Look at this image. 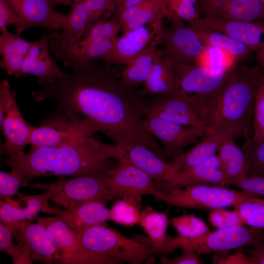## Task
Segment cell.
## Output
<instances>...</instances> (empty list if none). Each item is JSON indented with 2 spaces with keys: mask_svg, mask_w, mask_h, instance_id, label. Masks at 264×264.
<instances>
[{
  "mask_svg": "<svg viewBox=\"0 0 264 264\" xmlns=\"http://www.w3.org/2000/svg\"><path fill=\"white\" fill-rule=\"evenodd\" d=\"M93 61L73 68L55 81L33 91L35 101L49 100L71 120L87 119L122 152L135 142L146 144L161 159L168 153L145 128L146 102L135 87L125 83L111 65Z\"/></svg>",
  "mask_w": 264,
  "mask_h": 264,
  "instance_id": "1",
  "label": "cell"
},
{
  "mask_svg": "<svg viewBox=\"0 0 264 264\" xmlns=\"http://www.w3.org/2000/svg\"><path fill=\"white\" fill-rule=\"evenodd\" d=\"M122 152L116 144L101 142L92 136L58 147H31L20 155H8L5 164L28 186L36 177L50 175L74 177L112 168Z\"/></svg>",
  "mask_w": 264,
  "mask_h": 264,
  "instance_id": "2",
  "label": "cell"
},
{
  "mask_svg": "<svg viewBox=\"0 0 264 264\" xmlns=\"http://www.w3.org/2000/svg\"><path fill=\"white\" fill-rule=\"evenodd\" d=\"M260 65L237 66L234 73L216 94L196 98L206 126V133L246 139L253 133L254 101Z\"/></svg>",
  "mask_w": 264,
  "mask_h": 264,
  "instance_id": "3",
  "label": "cell"
},
{
  "mask_svg": "<svg viewBox=\"0 0 264 264\" xmlns=\"http://www.w3.org/2000/svg\"><path fill=\"white\" fill-rule=\"evenodd\" d=\"M156 254L149 238H128L108 225L99 224L79 233L73 264H141Z\"/></svg>",
  "mask_w": 264,
  "mask_h": 264,
  "instance_id": "4",
  "label": "cell"
},
{
  "mask_svg": "<svg viewBox=\"0 0 264 264\" xmlns=\"http://www.w3.org/2000/svg\"><path fill=\"white\" fill-rule=\"evenodd\" d=\"M264 242V228L244 225L218 229L194 238L167 236L161 254H167L177 248L193 250L198 255L229 251L246 245L256 246Z\"/></svg>",
  "mask_w": 264,
  "mask_h": 264,
  "instance_id": "5",
  "label": "cell"
},
{
  "mask_svg": "<svg viewBox=\"0 0 264 264\" xmlns=\"http://www.w3.org/2000/svg\"><path fill=\"white\" fill-rule=\"evenodd\" d=\"M107 170L62 179L53 183H36L29 186L53 189L54 193L50 200L64 206L65 209H73L92 201L106 204L110 200L119 198L109 185Z\"/></svg>",
  "mask_w": 264,
  "mask_h": 264,
  "instance_id": "6",
  "label": "cell"
},
{
  "mask_svg": "<svg viewBox=\"0 0 264 264\" xmlns=\"http://www.w3.org/2000/svg\"><path fill=\"white\" fill-rule=\"evenodd\" d=\"M246 194L227 187L211 184H196L166 193L160 192L154 198L169 205L182 208L214 210L236 207L245 201Z\"/></svg>",
  "mask_w": 264,
  "mask_h": 264,
  "instance_id": "7",
  "label": "cell"
},
{
  "mask_svg": "<svg viewBox=\"0 0 264 264\" xmlns=\"http://www.w3.org/2000/svg\"><path fill=\"white\" fill-rule=\"evenodd\" d=\"M97 132L88 120L73 121L57 107L41 121L40 127L34 128L29 144L35 148L58 147L92 136Z\"/></svg>",
  "mask_w": 264,
  "mask_h": 264,
  "instance_id": "8",
  "label": "cell"
},
{
  "mask_svg": "<svg viewBox=\"0 0 264 264\" xmlns=\"http://www.w3.org/2000/svg\"><path fill=\"white\" fill-rule=\"evenodd\" d=\"M171 24L163 26L160 43L163 44L161 56L167 59L173 66L198 64L201 56L207 50L196 31L182 20L175 17Z\"/></svg>",
  "mask_w": 264,
  "mask_h": 264,
  "instance_id": "9",
  "label": "cell"
},
{
  "mask_svg": "<svg viewBox=\"0 0 264 264\" xmlns=\"http://www.w3.org/2000/svg\"><path fill=\"white\" fill-rule=\"evenodd\" d=\"M117 6V0H86L72 6L66 14V21L59 33L48 35L49 45L73 43L84 36L101 17L109 14Z\"/></svg>",
  "mask_w": 264,
  "mask_h": 264,
  "instance_id": "10",
  "label": "cell"
},
{
  "mask_svg": "<svg viewBox=\"0 0 264 264\" xmlns=\"http://www.w3.org/2000/svg\"><path fill=\"white\" fill-rule=\"evenodd\" d=\"M145 117L156 116L183 126L203 130L206 126L198 102L180 90L153 97L146 103Z\"/></svg>",
  "mask_w": 264,
  "mask_h": 264,
  "instance_id": "11",
  "label": "cell"
},
{
  "mask_svg": "<svg viewBox=\"0 0 264 264\" xmlns=\"http://www.w3.org/2000/svg\"><path fill=\"white\" fill-rule=\"evenodd\" d=\"M173 66L179 90L198 98L205 99L219 92L234 73L237 65L229 66L222 70L198 64Z\"/></svg>",
  "mask_w": 264,
  "mask_h": 264,
  "instance_id": "12",
  "label": "cell"
},
{
  "mask_svg": "<svg viewBox=\"0 0 264 264\" xmlns=\"http://www.w3.org/2000/svg\"><path fill=\"white\" fill-rule=\"evenodd\" d=\"M188 24L193 29L219 31L229 35L256 52L259 65L264 66V20L244 22L200 17Z\"/></svg>",
  "mask_w": 264,
  "mask_h": 264,
  "instance_id": "13",
  "label": "cell"
},
{
  "mask_svg": "<svg viewBox=\"0 0 264 264\" xmlns=\"http://www.w3.org/2000/svg\"><path fill=\"white\" fill-rule=\"evenodd\" d=\"M117 161L116 167L107 171L109 185L119 198H141L146 195L155 198L158 195L153 178L129 161L123 153Z\"/></svg>",
  "mask_w": 264,
  "mask_h": 264,
  "instance_id": "14",
  "label": "cell"
},
{
  "mask_svg": "<svg viewBox=\"0 0 264 264\" xmlns=\"http://www.w3.org/2000/svg\"><path fill=\"white\" fill-rule=\"evenodd\" d=\"M19 18L16 33L32 27H44L49 33L62 30L66 14L56 11L47 0H6Z\"/></svg>",
  "mask_w": 264,
  "mask_h": 264,
  "instance_id": "15",
  "label": "cell"
},
{
  "mask_svg": "<svg viewBox=\"0 0 264 264\" xmlns=\"http://www.w3.org/2000/svg\"><path fill=\"white\" fill-rule=\"evenodd\" d=\"M146 130L158 138L164 149L176 158L184 153L185 148L198 142L205 132L201 129L179 125L156 116H147L143 120Z\"/></svg>",
  "mask_w": 264,
  "mask_h": 264,
  "instance_id": "16",
  "label": "cell"
},
{
  "mask_svg": "<svg viewBox=\"0 0 264 264\" xmlns=\"http://www.w3.org/2000/svg\"><path fill=\"white\" fill-rule=\"evenodd\" d=\"M223 175L217 155L201 164L177 170L165 179L154 183L162 193L196 184H211L222 186Z\"/></svg>",
  "mask_w": 264,
  "mask_h": 264,
  "instance_id": "17",
  "label": "cell"
},
{
  "mask_svg": "<svg viewBox=\"0 0 264 264\" xmlns=\"http://www.w3.org/2000/svg\"><path fill=\"white\" fill-rule=\"evenodd\" d=\"M202 17L254 22L264 20V3L260 0H198Z\"/></svg>",
  "mask_w": 264,
  "mask_h": 264,
  "instance_id": "18",
  "label": "cell"
},
{
  "mask_svg": "<svg viewBox=\"0 0 264 264\" xmlns=\"http://www.w3.org/2000/svg\"><path fill=\"white\" fill-rule=\"evenodd\" d=\"M175 15L170 10L167 0H145L136 5L118 12V22L123 34L148 24L160 34L163 20H171Z\"/></svg>",
  "mask_w": 264,
  "mask_h": 264,
  "instance_id": "19",
  "label": "cell"
},
{
  "mask_svg": "<svg viewBox=\"0 0 264 264\" xmlns=\"http://www.w3.org/2000/svg\"><path fill=\"white\" fill-rule=\"evenodd\" d=\"M49 45L48 35H43L32 42L23 61L20 77L28 74L35 76L39 85L55 81L65 73L53 59Z\"/></svg>",
  "mask_w": 264,
  "mask_h": 264,
  "instance_id": "20",
  "label": "cell"
},
{
  "mask_svg": "<svg viewBox=\"0 0 264 264\" xmlns=\"http://www.w3.org/2000/svg\"><path fill=\"white\" fill-rule=\"evenodd\" d=\"M46 192L38 195H22L25 204L21 205L19 200L12 198L0 201V220L15 234L18 224L34 219L41 212L50 213L48 201L54 193L53 189L47 188Z\"/></svg>",
  "mask_w": 264,
  "mask_h": 264,
  "instance_id": "21",
  "label": "cell"
},
{
  "mask_svg": "<svg viewBox=\"0 0 264 264\" xmlns=\"http://www.w3.org/2000/svg\"><path fill=\"white\" fill-rule=\"evenodd\" d=\"M155 36L151 25L128 32L115 40L111 49L101 60L110 64L126 65L148 46Z\"/></svg>",
  "mask_w": 264,
  "mask_h": 264,
  "instance_id": "22",
  "label": "cell"
},
{
  "mask_svg": "<svg viewBox=\"0 0 264 264\" xmlns=\"http://www.w3.org/2000/svg\"><path fill=\"white\" fill-rule=\"evenodd\" d=\"M6 141L1 145L0 152L7 155H20L23 149L30 144L34 127L23 118L15 100L9 107L0 123Z\"/></svg>",
  "mask_w": 264,
  "mask_h": 264,
  "instance_id": "23",
  "label": "cell"
},
{
  "mask_svg": "<svg viewBox=\"0 0 264 264\" xmlns=\"http://www.w3.org/2000/svg\"><path fill=\"white\" fill-rule=\"evenodd\" d=\"M16 240L25 243L35 261L52 264L54 261L62 263L61 254L52 243L45 228L39 223L22 221L14 235Z\"/></svg>",
  "mask_w": 264,
  "mask_h": 264,
  "instance_id": "24",
  "label": "cell"
},
{
  "mask_svg": "<svg viewBox=\"0 0 264 264\" xmlns=\"http://www.w3.org/2000/svg\"><path fill=\"white\" fill-rule=\"evenodd\" d=\"M133 165L150 176L154 183L165 179L175 168L174 159L166 162L144 143L136 141L123 153Z\"/></svg>",
  "mask_w": 264,
  "mask_h": 264,
  "instance_id": "25",
  "label": "cell"
},
{
  "mask_svg": "<svg viewBox=\"0 0 264 264\" xmlns=\"http://www.w3.org/2000/svg\"><path fill=\"white\" fill-rule=\"evenodd\" d=\"M37 222L44 226L52 243L61 254L62 263L73 264L78 248L79 233L59 216L39 218Z\"/></svg>",
  "mask_w": 264,
  "mask_h": 264,
  "instance_id": "26",
  "label": "cell"
},
{
  "mask_svg": "<svg viewBox=\"0 0 264 264\" xmlns=\"http://www.w3.org/2000/svg\"><path fill=\"white\" fill-rule=\"evenodd\" d=\"M217 153L224 177L222 187L228 188L249 176L245 154L234 139L223 137Z\"/></svg>",
  "mask_w": 264,
  "mask_h": 264,
  "instance_id": "27",
  "label": "cell"
},
{
  "mask_svg": "<svg viewBox=\"0 0 264 264\" xmlns=\"http://www.w3.org/2000/svg\"><path fill=\"white\" fill-rule=\"evenodd\" d=\"M59 216L71 228L80 233L96 225H107L110 220V210L105 204L92 201L73 209H65Z\"/></svg>",
  "mask_w": 264,
  "mask_h": 264,
  "instance_id": "28",
  "label": "cell"
},
{
  "mask_svg": "<svg viewBox=\"0 0 264 264\" xmlns=\"http://www.w3.org/2000/svg\"><path fill=\"white\" fill-rule=\"evenodd\" d=\"M179 90L172 63L158 55L140 93L143 95L165 96Z\"/></svg>",
  "mask_w": 264,
  "mask_h": 264,
  "instance_id": "29",
  "label": "cell"
},
{
  "mask_svg": "<svg viewBox=\"0 0 264 264\" xmlns=\"http://www.w3.org/2000/svg\"><path fill=\"white\" fill-rule=\"evenodd\" d=\"M1 32L0 54L2 59L0 68L5 69L8 75L19 78L24 59L32 42L23 39L17 33L10 32L7 29Z\"/></svg>",
  "mask_w": 264,
  "mask_h": 264,
  "instance_id": "30",
  "label": "cell"
},
{
  "mask_svg": "<svg viewBox=\"0 0 264 264\" xmlns=\"http://www.w3.org/2000/svg\"><path fill=\"white\" fill-rule=\"evenodd\" d=\"M159 44L160 40L155 36L142 53L126 65L120 73L121 79L125 83L134 87L145 83L156 58L161 55V50L157 48Z\"/></svg>",
  "mask_w": 264,
  "mask_h": 264,
  "instance_id": "31",
  "label": "cell"
},
{
  "mask_svg": "<svg viewBox=\"0 0 264 264\" xmlns=\"http://www.w3.org/2000/svg\"><path fill=\"white\" fill-rule=\"evenodd\" d=\"M223 138L216 133L205 134L193 148L174 159L175 169L173 173L201 164L216 155Z\"/></svg>",
  "mask_w": 264,
  "mask_h": 264,
  "instance_id": "32",
  "label": "cell"
},
{
  "mask_svg": "<svg viewBox=\"0 0 264 264\" xmlns=\"http://www.w3.org/2000/svg\"><path fill=\"white\" fill-rule=\"evenodd\" d=\"M193 29L206 46L221 49L230 54L238 62H245L252 58L253 50L226 34L204 29Z\"/></svg>",
  "mask_w": 264,
  "mask_h": 264,
  "instance_id": "33",
  "label": "cell"
},
{
  "mask_svg": "<svg viewBox=\"0 0 264 264\" xmlns=\"http://www.w3.org/2000/svg\"><path fill=\"white\" fill-rule=\"evenodd\" d=\"M157 254H160L167 237L169 220L167 212L161 213L147 206L141 210L139 222Z\"/></svg>",
  "mask_w": 264,
  "mask_h": 264,
  "instance_id": "34",
  "label": "cell"
},
{
  "mask_svg": "<svg viewBox=\"0 0 264 264\" xmlns=\"http://www.w3.org/2000/svg\"><path fill=\"white\" fill-rule=\"evenodd\" d=\"M110 209V220L124 226L139 223L141 212V198H121Z\"/></svg>",
  "mask_w": 264,
  "mask_h": 264,
  "instance_id": "35",
  "label": "cell"
},
{
  "mask_svg": "<svg viewBox=\"0 0 264 264\" xmlns=\"http://www.w3.org/2000/svg\"><path fill=\"white\" fill-rule=\"evenodd\" d=\"M12 234L0 220V250L9 254L14 264H32L33 259L28 246L23 242L18 241L15 244L12 242Z\"/></svg>",
  "mask_w": 264,
  "mask_h": 264,
  "instance_id": "36",
  "label": "cell"
},
{
  "mask_svg": "<svg viewBox=\"0 0 264 264\" xmlns=\"http://www.w3.org/2000/svg\"><path fill=\"white\" fill-rule=\"evenodd\" d=\"M253 133L251 137L255 142L264 140V66L258 76L252 115Z\"/></svg>",
  "mask_w": 264,
  "mask_h": 264,
  "instance_id": "37",
  "label": "cell"
},
{
  "mask_svg": "<svg viewBox=\"0 0 264 264\" xmlns=\"http://www.w3.org/2000/svg\"><path fill=\"white\" fill-rule=\"evenodd\" d=\"M169 222L173 226L178 235L186 238H194L209 232L205 222L193 214H185L173 218Z\"/></svg>",
  "mask_w": 264,
  "mask_h": 264,
  "instance_id": "38",
  "label": "cell"
},
{
  "mask_svg": "<svg viewBox=\"0 0 264 264\" xmlns=\"http://www.w3.org/2000/svg\"><path fill=\"white\" fill-rule=\"evenodd\" d=\"M242 149L246 157L249 176H264V140L255 142L245 139Z\"/></svg>",
  "mask_w": 264,
  "mask_h": 264,
  "instance_id": "39",
  "label": "cell"
},
{
  "mask_svg": "<svg viewBox=\"0 0 264 264\" xmlns=\"http://www.w3.org/2000/svg\"><path fill=\"white\" fill-rule=\"evenodd\" d=\"M244 225L264 228V205L252 201H243L234 207Z\"/></svg>",
  "mask_w": 264,
  "mask_h": 264,
  "instance_id": "40",
  "label": "cell"
},
{
  "mask_svg": "<svg viewBox=\"0 0 264 264\" xmlns=\"http://www.w3.org/2000/svg\"><path fill=\"white\" fill-rule=\"evenodd\" d=\"M167 2L171 11L181 20L190 23L201 17L198 0H167Z\"/></svg>",
  "mask_w": 264,
  "mask_h": 264,
  "instance_id": "41",
  "label": "cell"
},
{
  "mask_svg": "<svg viewBox=\"0 0 264 264\" xmlns=\"http://www.w3.org/2000/svg\"><path fill=\"white\" fill-rule=\"evenodd\" d=\"M209 221L218 229H223L233 227L244 225L238 213L219 208L213 210L209 216Z\"/></svg>",
  "mask_w": 264,
  "mask_h": 264,
  "instance_id": "42",
  "label": "cell"
},
{
  "mask_svg": "<svg viewBox=\"0 0 264 264\" xmlns=\"http://www.w3.org/2000/svg\"><path fill=\"white\" fill-rule=\"evenodd\" d=\"M21 187L22 186L20 178L12 171L0 172V200L11 199L15 195H19L18 191Z\"/></svg>",
  "mask_w": 264,
  "mask_h": 264,
  "instance_id": "43",
  "label": "cell"
},
{
  "mask_svg": "<svg viewBox=\"0 0 264 264\" xmlns=\"http://www.w3.org/2000/svg\"><path fill=\"white\" fill-rule=\"evenodd\" d=\"M248 193L264 196V176H248L240 181L232 184Z\"/></svg>",
  "mask_w": 264,
  "mask_h": 264,
  "instance_id": "44",
  "label": "cell"
},
{
  "mask_svg": "<svg viewBox=\"0 0 264 264\" xmlns=\"http://www.w3.org/2000/svg\"><path fill=\"white\" fill-rule=\"evenodd\" d=\"M16 100L15 91L12 89L7 80H3L0 84V123L10 105Z\"/></svg>",
  "mask_w": 264,
  "mask_h": 264,
  "instance_id": "45",
  "label": "cell"
},
{
  "mask_svg": "<svg viewBox=\"0 0 264 264\" xmlns=\"http://www.w3.org/2000/svg\"><path fill=\"white\" fill-rule=\"evenodd\" d=\"M182 253L178 256L169 259L165 256L161 257L159 263L161 264H200L202 261L199 255L193 250L183 248Z\"/></svg>",
  "mask_w": 264,
  "mask_h": 264,
  "instance_id": "46",
  "label": "cell"
},
{
  "mask_svg": "<svg viewBox=\"0 0 264 264\" xmlns=\"http://www.w3.org/2000/svg\"><path fill=\"white\" fill-rule=\"evenodd\" d=\"M249 264H264V242L247 250Z\"/></svg>",
  "mask_w": 264,
  "mask_h": 264,
  "instance_id": "47",
  "label": "cell"
},
{
  "mask_svg": "<svg viewBox=\"0 0 264 264\" xmlns=\"http://www.w3.org/2000/svg\"><path fill=\"white\" fill-rule=\"evenodd\" d=\"M50 4L54 7L59 4H63L72 6V2L74 0H47Z\"/></svg>",
  "mask_w": 264,
  "mask_h": 264,
  "instance_id": "48",
  "label": "cell"
},
{
  "mask_svg": "<svg viewBox=\"0 0 264 264\" xmlns=\"http://www.w3.org/2000/svg\"><path fill=\"white\" fill-rule=\"evenodd\" d=\"M247 195V196L245 198V201L255 202L264 205V198H258L250 195Z\"/></svg>",
  "mask_w": 264,
  "mask_h": 264,
  "instance_id": "49",
  "label": "cell"
},
{
  "mask_svg": "<svg viewBox=\"0 0 264 264\" xmlns=\"http://www.w3.org/2000/svg\"><path fill=\"white\" fill-rule=\"evenodd\" d=\"M85 0H74L73 2H72V6H73V5H74L75 4H78L79 3H80L81 2L85 1Z\"/></svg>",
  "mask_w": 264,
  "mask_h": 264,
  "instance_id": "50",
  "label": "cell"
},
{
  "mask_svg": "<svg viewBox=\"0 0 264 264\" xmlns=\"http://www.w3.org/2000/svg\"><path fill=\"white\" fill-rule=\"evenodd\" d=\"M122 0H117V3L118 2L120 1H122Z\"/></svg>",
  "mask_w": 264,
  "mask_h": 264,
  "instance_id": "51",
  "label": "cell"
},
{
  "mask_svg": "<svg viewBox=\"0 0 264 264\" xmlns=\"http://www.w3.org/2000/svg\"><path fill=\"white\" fill-rule=\"evenodd\" d=\"M260 0L264 3V0Z\"/></svg>",
  "mask_w": 264,
  "mask_h": 264,
  "instance_id": "52",
  "label": "cell"
}]
</instances>
